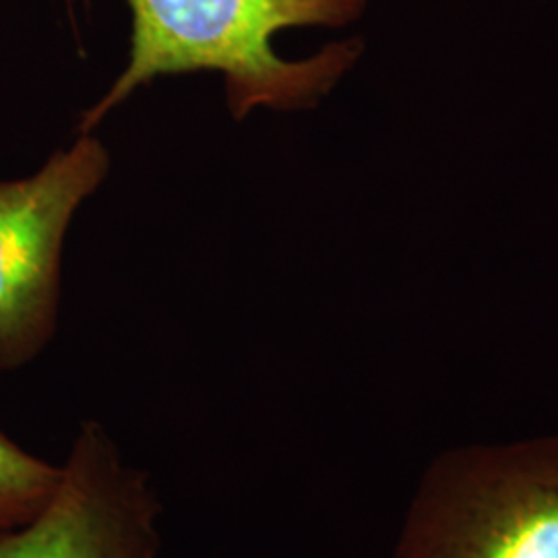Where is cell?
Segmentation results:
<instances>
[{"label": "cell", "instance_id": "6da1fadb", "mask_svg": "<svg viewBox=\"0 0 558 558\" xmlns=\"http://www.w3.org/2000/svg\"><path fill=\"white\" fill-rule=\"evenodd\" d=\"M133 13L129 62L100 100L81 114L77 133L101 120L140 87L170 75L220 73L236 120L257 108H315L359 62L362 41H336L306 60H286L274 38L288 27H343L366 0H126Z\"/></svg>", "mask_w": 558, "mask_h": 558}, {"label": "cell", "instance_id": "7a4b0ae2", "mask_svg": "<svg viewBox=\"0 0 558 558\" xmlns=\"http://www.w3.org/2000/svg\"><path fill=\"white\" fill-rule=\"evenodd\" d=\"M389 558H558V435L430 459Z\"/></svg>", "mask_w": 558, "mask_h": 558}, {"label": "cell", "instance_id": "3957f363", "mask_svg": "<svg viewBox=\"0 0 558 558\" xmlns=\"http://www.w3.org/2000/svg\"><path fill=\"white\" fill-rule=\"evenodd\" d=\"M108 172L104 143L77 133L36 174L0 180V371L29 364L54 338L64 234Z\"/></svg>", "mask_w": 558, "mask_h": 558}, {"label": "cell", "instance_id": "277c9868", "mask_svg": "<svg viewBox=\"0 0 558 558\" xmlns=\"http://www.w3.org/2000/svg\"><path fill=\"white\" fill-rule=\"evenodd\" d=\"M161 513L151 478L104 424L87 420L40 515L0 532V558H160Z\"/></svg>", "mask_w": 558, "mask_h": 558}, {"label": "cell", "instance_id": "5b68a950", "mask_svg": "<svg viewBox=\"0 0 558 558\" xmlns=\"http://www.w3.org/2000/svg\"><path fill=\"white\" fill-rule=\"evenodd\" d=\"M60 480V463L25 451L0 433V532L15 530L40 515Z\"/></svg>", "mask_w": 558, "mask_h": 558}]
</instances>
